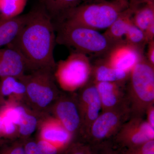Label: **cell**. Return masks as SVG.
<instances>
[{
    "label": "cell",
    "mask_w": 154,
    "mask_h": 154,
    "mask_svg": "<svg viewBox=\"0 0 154 154\" xmlns=\"http://www.w3.org/2000/svg\"><path fill=\"white\" fill-rule=\"evenodd\" d=\"M149 3H154V0H129V8L134 11L140 6Z\"/></svg>",
    "instance_id": "32"
},
{
    "label": "cell",
    "mask_w": 154,
    "mask_h": 154,
    "mask_svg": "<svg viewBox=\"0 0 154 154\" xmlns=\"http://www.w3.org/2000/svg\"><path fill=\"white\" fill-rule=\"evenodd\" d=\"M5 143H6L1 142H0V146L2 145L3 144H5Z\"/></svg>",
    "instance_id": "37"
},
{
    "label": "cell",
    "mask_w": 154,
    "mask_h": 154,
    "mask_svg": "<svg viewBox=\"0 0 154 154\" xmlns=\"http://www.w3.org/2000/svg\"><path fill=\"white\" fill-rule=\"evenodd\" d=\"M26 19V14L12 19L0 18V48L8 45L15 39Z\"/></svg>",
    "instance_id": "17"
},
{
    "label": "cell",
    "mask_w": 154,
    "mask_h": 154,
    "mask_svg": "<svg viewBox=\"0 0 154 154\" xmlns=\"http://www.w3.org/2000/svg\"><path fill=\"white\" fill-rule=\"evenodd\" d=\"M45 115L37 113L28 107L22 122L18 125L19 139L25 142L31 138L32 134L37 130L40 120Z\"/></svg>",
    "instance_id": "20"
},
{
    "label": "cell",
    "mask_w": 154,
    "mask_h": 154,
    "mask_svg": "<svg viewBox=\"0 0 154 154\" xmlns=\"http://www.w3.org/2000/svg\"><path fill=\"white\" fill-rule=\"evenodd\" d=\"M147 45V50L145 56L148 61L154 66V40L149 42Z\"/></svg>",
    "instance_id": "31"
},
{
    "label": "cell",
    "mask_w": 154,
    "mask_h": 154,
    "mask_svg": "<svg viewBox=\"0 0 154 154\" xmlns=\"http://www.w3.org/2000/svg\"><path fill=\"white\" fill-rule=\"evenodd\" d=\"M6 99L3 96L2 94L1 93V87H0V106L4 105L5 103Z\"/></svg>",
    "instance_id": "35"
},
{
    "label": "cell",
    "mask_w": 154,
    "mask_h": 154,
    "mask_svg": "<svg viewBox=\"0 0 154 154\" xmlns=\"http://www.w3.org/2000/svg\"><path fill=\"white\" fill-rule=\"evenodd\" d=\"M154 140V128L140 117H130L111 140L117 148L134 147Z\"/></svg>",
    "instance_id": "9"
},
{
    "label": "cell",
    "mask_w": 154,
    "mask_h": 154,
    "mask_svg": "<svg viewBox=\"0 0 154 154\" xmlns=\"http://www.w3.org/2000/svg\"><path fill=\"white\" fill-rule=\"evenodd\" d=\"M55 31L52 19L39 5L26 14V20L18 35L6 46L22 56L28 73L44 68L54 71L56 65L54 56Z\"/></svg>",
    "instance_id": "1"
},
{
    "label": "cell",
    "mask_w": 154,
    "mask_h": 154,
    "mask_svg": "<svg viewBox=\"0 0 154 154\" xmlns=\"http://www.w3.org/2000/svg\"><path fill=\"white\" fill-rule=\"evenodd\" d=\"M90 154H119L120 150L111 140L90 145Z\"/></svg>",
    "instance_id": "25"
},
{
    "label": "cell",
    "mask_w": 154,
    "mask_h": 154,
    "mask_svg": "<svg viewBox=\"0 0 154 154\" xmlns=\"http://www.w3.org/2000/svg\"><path fill=\"white\" fill-rule=\"evenodd\" d=\"M145 116H146V121L151 126L154 128V105L150 107L147 110Z\"/></svg>",
    "instance_id": "33"
},
{
    "label": "cell",
    "mask_w": 154,
    "mask_h": 154,
    "mask_svg": "<svg viewBox=\"0 0 154 154\" xmlns=\"http://www.w3.org/2000/svg\"><path fill=\"white\" fill-rule=\"evenodd\" d=\"M54 24L57 43L88 56L103 57L117 43L96 29L65 23Z\"/></svg>",
    "instance_id": "2"
},
{
    "label": "cell",
    "mask_w": 154,
    "mask_h": 154,
    "mask_svg": "<svg viewBox=\"0 0 154 154\" xmlns=\"http://www.w3.org/2000/svg\"><path fill=\"white\" fill-rule=\"evenodd\" d=\"M126 82L95 83L101 99V112L125 107L129 109L125 91Z\"/></svg>",
    "instance_id": "13"
},
{
    "label": "cell",
    "mask_w": 154,
    "mask_h": 154,
    "mask_svg": "<svg viewBox=\"0 0 154 154\" xmlns=\"http://www.w3.org/2000/svg\"><path fill=\"white\" fill-rule=\"evenodd\" d=\"M130 117V111L128 107L101 112L83 142L93 145L111 140Z\"/></svg>",
    "instance_id": "8"
},
{
    "label": "cell",
    "mask_w": 154,
    "mask_h": 154,
    "mask_svg": "<svg viewBox=\"0 0 154 154\" xmlns=\"http://www.w3.org/2000/svg\"><path fill=\"white\" fill-rule=\"evenodd\" d=\"M36 131V137L52 144L63 152L73 141L61 123L50 114L42 117Z\"/></svg>",
    "instance_id": "12"
},
{
    "label": "cell",
    "mask_w": 154,
    "mask_h": 154,
    "mask_svg": "<svg viewBox=\"0 0 154 154\" xmlns=\"http://www.w3.org/2000/svg\"><path fill=\"white\" fill-rule=\"evenodd\" d=\"M54 71L38 69L25 74L18 79L25 85L24 103L37 113L47 115L63 91L58 86Z\"/></svg>",
    "instance_id": "5"
},
{
    "label": "cell",
    "mask_w": 154,
    "mask_h": 154,
    "mask_svg": "<svg viewBox=\"0 0 154 154\" xmlns=\"http://www.w3.org/2000/svg\"><path fill=\"white\" fill-rule=\"evenodd\" d=\"M1 93L6 99H12L24 102L26 88L25 85L17 78L6 76L0 78Z\"/></svg>",
    "instance_id": "19"
},
{
    "label": "cell",
    "mask_w": 154,
    "mask_h": 154,
    "mask_svg": "<svg viewBox=\"0 0 154 154\" xmlns=\"http://www.w3.org/2000/svg\"><path fill=\"white\" fill-rule=\"evenodd\" d=\"M92 70L88 56L72 51L66 59L56 63L54 75L62 91L75 92L91 79Z\"/></svg>",
    "instance_id": "6"
},
{
    "label": "cell",
    "mask_w": 154,
    "mask_h": 154,
    "mask_svg": "<svg viewBox=\"0 0 154 154\" xmlns=\"http://www.w3.org/2000/svg\"><path fill=\"white\" fill-rule=\"evenodd\" d=\"M144 56V51L127 43L124 39L102 57L113 67L130 72Z\"/></svg>",
    "instance_id": "11"
},
{
    "label": "cell",
    "mask_w": 154,
    "mask_h": 154,
    "mask_svg": "<svg viewBox=\"0 0 154 154\" xmlns=\"http://www.w3.org/2000/svg\"><path fill=\"white\" fill-rule=\"evenodd\" d=\"M135 25L144 32L154 22V3L143 4L134 11L132 18Z\"/></svg>",
    "instance_id": "21"
},
{
    "label": "cell",
    "mask_w": 154,
    "mask_h": 154,
    "mask_svg": "<svg viewBox=\"0 0 154 154\" xmlns=\"http://www.w3.org/2000/svg\"><path fill=\"white\" fill-rule=\"evenodd\" d=\"M28 72L22 56L10 48H0V78L13 76L19 79Z\"/></svg>",
    "instance_id": "14"
},
{
    "label": "cell",
    "mask_w": 154,
    "mask_h": 154,
    "mask_svg": "<svg viewBox=\"0 0 154 154\" xmlns=\"http://www.w3.org/2000/svg\"><path fill=\"white\" fill-rule=\"evenodd\" d=\"M119 154H154V140L134 147L120 149Z\"/></svg>",
    "instance_id": "27"
},
{
    "label": "cell",
    "mask_w": 154,
    "mask_h": 154,
    "mask_svg": "<svg viewBox=\"0 0 154 154\" xmlns=\"http://www.w3.org/2000/svg\"><path fill=\"white\" fill-rule=\"evenodd\" d=\"M124 38L127 43L143 50L144 51L147 45L144 32L135 25L133 22L130 25Z\"/></svg>",
    "instance_id": "23"
},
{
    "label": "cell",
    "mask_w": 154,
    "mask_h": 154,
    "mask_svg": "<svg viewBox=\"0 0 154 154\" xmlns=\"http://www.w3.org/2000/svg\"><path fill=\"white\" fill-rule=\"evenodd\" d=\"M50 114L61 123L73 140H82V119L76 92L63 91L51 108Z\"/></svg>",
    "instance_id": "7"
},
{
    "label": "cell",
    "mask_w": 154,
    "mask_h": 154,
    "mask_svg": "<svg viewBox=\"0 0 154 154\" xmlns=\"http://www.w3.org/2000/svg\"><path fill=\"white\" fill-rule=\"evenodd\" d=\"M92 63L91 79L95 83L100 82H126L130 72L116 68L105 61L103 57Z\"/></svg>",
    "instance_id": "15"
},
{
    "label": "cell",
    "mask_w": 154,
    "mask_h": 154,
    "mask_svg": "<svg viewBox=\"0 0 154 154\" xmlns=\"http://www.w3.org/2000/svg\"><path fill=\"white\" fill-rule=\"evenodd\" d=\"M90 145L82 141H73L62 154H90Z\"/></svg>",
    "instance_id": "28"
},
{
    "label": "cell",
    "mask_w": 154,
    "mask_h": 154,
    "mask_svg": "<svg viewBox=\"0 0 154 154\" xmlns=\"http://www.w3.org/2000/svg\"><path fill=\"white\" fill-rule=\"evenodd\" d=\"M114 1L126 3V4H128L129 5V0H114Z\"/></svg>",
    "instance_id": "36"
},
{
    "label": "cell",
    "mask_w": 154,
    "mask_h": 154,
    "mask_svg": "<svg viewBox=\"0 0 154 154\" xmlns=\"http://www.w3.org/2000/svg\"><path fill=\"white\" fill-rule=\"evenodd\" d=\"M28 0H0V18L12 19L20 16Z\"/></svg>",
    "instance_id": "22"
},
{
    "label": "cell",
    "mask_w": 154,
    "mask_h": 154,
    "mask_svg": "<svg viewBox=\"0 0 154 154\" xmlns=\"http://www.w3.org/2000/svg\"><path fill=\"white\" fill-rule=\"evenodd\" d=\"M133 13V10L128 7L119 15L103 33L115 43L123 41L125 33L132 22Z\"/></svg>",
    "instance_id": "16"
},
{
    "label": "cell",
    "mask_w": 154,
    "mask_h": 154,
    "mask_svg": "<svg viewBox=\"0 0 154 154\" xmlns=\"http://www.w3.org/2000/svg\"><path fill=\"white\" fill-rule=\"evenodd\" d=\"M125 91L130 117L144 118L147 110L154 105V66L145 56L130 72Z\"/></svg>",
    "instance_id": "4"
},
{
    "label": "cell",
    "mask_w": 154,
    "mask_h": 154,
    "mask_svg": "<svg viewBox=\"0 0 154 154\" xmlns=\"http://www.w3.org/2000/svg\"><path fill=\"white\" fill-rule=\"evenodd\" d=\"M35 140L40 154H61L63 152L48 142L37 137Z\"/></svg>",
    "instance_id": "29"
},
{
    "label": "cell",
    "mask_w": 154,
    "mask_h": 154,
    "mask_svg": "<svg viewBox=\"0 0 154 154\" xmlns=\"http://www.w3.org/2000/svg\"><path fill=\"white\" fill-rule=\"evenodd\" d=\"M25 154H40L35 140L30 138L25 142Z\"/></svg>",
    "instance_id": "30"
},
{
    "label": "cell",
    "mask_w": 154,
    "mask_h": 154,
    "mask_svg": "<svg viewBox=\"0 0 154 154\" xmlns=\"http://www.w3.org/2000/svg\"><path fill=\"white\" fill-rule=\"evenodd\" d=\"M2 115L3 119L2 128L3 139L8 141H12L19 139V131L18 125L10 119L4 116L2 114Z\"/></svg>",
    "instance_id": "24"
},
{
    "label": "cell",
    "mask_w": 154,
    "mask_h": 154,
    "mask_svg": "<svg viewBox=\"0 0 154 154\" xmlns=\"http://www.w3.org/2000/svg\"><path fill=\"white\" fill-rule=\"evenodd\" d=\"M128 7V4L114 0L85 1L56 23L81 25L98 30L107 29Z\"/></svg>",
    "instance_id": "3"
},
{
    "label": "cell",
    "mask_w": 154,
    "mask_h": 154,
    "mask_svg": "<svg viewBox=\"0 0 154 154\" xmlns=\"http://www.w3.org/2000/svg\"><path fill=\"white\" fill-rule=\"evenodd\" d=\"M2 116L0 112V142H1L6 143L8 142V141L5 140L3 139L2 134Z\"/></svg>",
    "instance_id": "34"
},
{
    "label": "cell",
    "mask_w": 154,
    "mask_h": 154,
    "mask_svg": "<svg viewBox=\"0 0 154 154\" xmlns=\"http://www.w3.org/2000/svg\"><path fill=\"white\" fill-rule=\"evenodd\" d=\"M83 122V141L102 111L101 99L96 84L90 79L76 92Z\"/></svg>",
    "instance_id": "10"
},
{
    "label": "cell",
    "mask_w": 154,
    "mask_h": 154,
    "mask_svg": "<svg viewBox=\"0 0 154 154\" xmlns=\"http://www.w3.org/2000/svg\"><path fill=\"white\" fill-rule=\"evenodd\" d=\"M39 5L47 12L52 21H57L67 13L85 0H38Z\"/></svg>",
    "instance_id": "18"
},
{
    "label": "cell",
    "mask_w": 154,
    "mask_h": 154,
    "mask_svg": "<svg viewBox=\"0 0 154 154\" xmlns=\"http://www.w3.org/2000/svg\"><path fill=\"white\" fill-rule=\"evenodd\" d=\"M25 142L18 139L0 146V154H25Z\"/></svg>",
    "instance_id": "26"
}]
</instances>
